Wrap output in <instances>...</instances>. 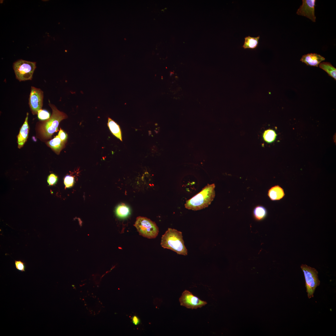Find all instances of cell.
I'll return each mask as SVG.
<instances>
[{
    "instance_id": "6da1fadb",
    "label": "cell",
    "mask_w": 336,
    "mask_h": 336,
    "mask_svg": "<svg viewBox=\"0 0 336 336\" xmlns=\"http://www.w3.org/2000/svg\"><path fill=\"white\" fill-rule=\"evenodd\" d=\"M215 184H208L199 193L187 200L185 207L194 211L200 210L208 207L215 196Z\"/></svg>"
},
{
    "instance_id": "7a4b0ae2",
    "label": "cell",
    "mask_w": 336,
    "mask_h": 336,
    "mask_svg": "<svg viewBox=\"0 0 336 336\" xmlns=\"http://www.w3.org/2000/svg\"><path fill=\"white\" fill-rule=\"evenodd\" d=\"M161 245L163 248L170 250L178 254L184 255L188 254L182 233L176 229L168 228L162 236Z\"/></svg>"
},
{
    "instance_id": "3957f363",
    "label": "cell",
    "mask_w": 336,
    "mask_h": 336,
    "mask_svg": "<svg viewBox=\"0 0 336 336\" xmlns=\"http://www.w3.org/2000/svg\"><path fill=\"white\" fill-rule=\"evenodd\" d=\"M49 105L52 110V115L49 119L41 123L40 126L41 134L46 139L50 138L54 133L58 131L60 122L68 118L65 113L58 110L49 100Z\"/></svg>"
},
{
    "instance_id": "277c9868",
    "label": "cell",
    "mask_w": 336,
    "mask_h": 336,
    "mask_svg": "<svg viewBox=\"0 0 336 336\" xmlns=\"http://www.w3.org/2000/svg\"><path fill=\"white\" fill-rule=\"evenodd\" d=\"M134 226L140 235L149 239L155 238L159 232L156 223L146 217H138Z\"/></svg>"
},
{
    "instance_id": "5b68a950",
    "label": "cell",
    "mask_w": 336,
    "mask_h": 336,
    "mask_svg": "<svg viewBox=\"0 0 336 336\" xmlns=\"http://www.w3.org/2000/svg\"><path fill=\"white\" fill-rule=\"evenodd\" d=\"M36 62L21 59L15 62L13 68L16 79L20 82L31 80L36 68Z\"/></svg>"
},
{
    "instance_id": "8992f818",
    "label": "cell",
    "mask_w": 336,
    "mask_h": 336,
    "mask_svg": "<svg viewBox=\"0 0 336 336\" xmlns=\"http://www.w3.org/2000/svg\"><path fill=\"white\" fill-rule=\"evenodd\" d=\"M301 268L303 271L305 277V287L308 297L309 298H310L313 297L315 289L320 283L318 278V272L315 268L306 264H302Z\"/></svg>"
},
{
    "instance_id": "52a82bcc",
    "label": "cell",
    "mask_w": 336,
    "mask_h": 336,
    "mask_svg": "<svg viewBox=\"0 0 336 336\" xmlns=\"http://www.w3.org/2000/svg\"><path fill=\"white\" fill-rule=\"evenodd\" d=\"M44 93L40 89L31 86L29 99V105L33 115L37 114L43 104Z\"/></svg>"
},
{
    "instance_id": "ba28073f",
    "label": "cell",
    "mask_w": 336,
    "mask_h": 336,
    "mask_svg": "<svg viewBox=\"0 0 336 336\" xmlns=\"http://www.w3.org/2000/svg\"><path fill=\"white\" fill-rule=\"evenodd\" d=\"M179 301L181 306L192 309L201 308L207 303V302L200 299L187 290H185L182 292L179 298Z\"/></svg>"
},
{
    "instance_id": "9c48e42d",
    "label": "cell",
    "mask_w": 336,
    "mask_h": 336,
    "mask_svg": "<svg viewBox=\"0 0 336 336\" xmlns=\"http://www.w3.org/2000/svg\"><path fill=\"white\" fill-rule=\"evenodd\" d=\"M302 3L296 12L297 14L306 16L315 22L316 17L315 14V0H303Z\"/></svg>"
},
{
    "instance_id": "30bf717a",
    "label": "cell",
    "mask_w": 336,
    "mask_h": 336,
    "mask_svg": "<svg viewBox=\"0 0 336 336\" xmlns=\"http://www.w3.org/2000/svg\"><path fill=\"white\" fill-rule=\"evenodd\" d=\"M321 55L315 53H310L303 55L300 60L307 65L318 67L320 63L325 60Z\"/></svg>"
},
{
    "instance_id": "8fae6325",
    "label": "cell",
    "mask_w": 336,
    "mask_h": 336,
    "mask_svg": "<svg viewBox=\"0 0 336 336\" xmlns=\"http://www.w3.org/2000/svg\"><path fill=\"white\" fill-rule=\"evenodd\" d=\"M28 115L29 114L27 113L24 122L20 129L17 137L19 148H21L23 146L28 137L29 132V126L28 123Z\"/></svg>"
},
{
    "instance_id": "7c38bea8",
    "label": "cell",
    "mask_w": 336,
    "mask_h": 336,
    "mask_svg": "<svg viewBox=\"0 0 336 336\" xmlns=\"http://www.w3.org/2000/svg\"><path fill=\"white\" fill-rule=\"evenodd\" d=\"M268 195L272 201H279L283 198L285 193L283 189L277 185L272 187L268 189Z\"/></svg>"
},
{
    "instance_id": "4fadbf2b",
    "label": "cell",
    "mask_w": 336,
    "mask_h": 336,
    "mask_svg": "<svg viewBox=\"0 0 336 336\" xmlns=\"http://www.w3.org/2000/svg\"><path fill=\"white\" fill-rule=\"evenodd\" d=\"M66 142L62 141L58 135L47 142V144L57 154H59L61 151L65 147Z\"/></svg>"
},
{
    "instance_id": "5bb4252c",
    "label": "cell",
    "mask_w": 336,
    "mask_h": 336,
    "mask_svg": "<svg viewBox=\"0 0 336 336\" xmlns=\"http://www.w3.org/2000/svg\"><path fill=\"white\" fill-rule=\"evenodd\" d=\"M260 38L259 35L256 37L250 36L245 37L244 38L245 41L242 47L244 49H256L258 45Z\"/></svg>"
},
{
    "instance_id": "9a60e30c",
    "label": "cell",
    "mask_w": 336,
    "mask_h": 336,
    "mask_svg": "<svg viewBox=\"0 0 336 336\" xmlns=\"http://www.w3.org/2000/svg\"><path fill=\"white\" fill-rule=\"evenodd\" d=\"M107 125L112 133L122 141L121 132L119 125L111 118H108Z\"/></svg>"
},
{
    "instance_id": "2e32d148",
    "label": "cell",
    "mask_w": 336,
    "mask_h": 336,
    "mask_svg": "<svg viewBox=\"0 0 336 336\" xmlns=\"http://www.w3.org/2000/svg\"><path fill=\"white\" fill-rule=\"evenodd\" d=\"M253 215L255 220L261 221L267 217V211L264 207L257 206L253 210Z\"/></svg>"
},
{
    "instance_id": "e0dca14e",
    "label": "cell",
    "mask_w": 336,
    "mask_h": 336,
    "mask_svg": "<svg viewBox=\"0 0 336 336\" xmlns=\"http://www.w3.org/2000/svg\"><path fill=\"white\" fill-rule=\"evenodd\" d=\"M129 207L124 203H121L116 207L115 212L116 216L120 218H124L130 214Z\"/></svg>"
},
{
    "instance_id": "ac0fdd59",
    "label": "cell",
    "mask_w": 336,
    "mask_h": 336,
    "mask_svg": "<svg viewBox=\"0 0 336 336\" xmlns=\"http://www.w3.org/2000/svg\"><path fill=\"white\" fill-rule=\"evenodd\" d=\"M277 136V134L274 130L269 129L264 131L262 134V138L266 143H271L275 141Z\"/></svg>"
},
{
    "instance_id": "d6986e66",
    "label": "cell",
    "mask_w": 336,
    "mask_h": 336,
    "mask_svg": "<svg viewBox=\"0 0 336 336\" xmlns=\"http://www.w3.org/2000/svg\"><path fill=\"white\" fill-rule=\"evenodd\" d=\"M319 67L325 71L329 76L336 79V69L329 63L323 62L319 64Z\"/></svg>"
},
{
    "instance_id": "ffe728a7",
    "label": "cell",
    "mask_w": 336,
    "mask_h": 336,
    "mask_svg": "<svg viewBox=\"0 0 336 336\" xmlns=\"http://www.w3.org/2000/svg\"><path fill=\"white\" fill-rule=\"evenodd\" d=\"M37 115L39 119L44 121L48 119L51 116L50 113L48 111L42 109H40L38 111Z\"/></svg>"
},
{
    "instance_id": "44dd1931",
    "label": "cell",
    "mask_w": 336,
    "mask_h": 336,
    "mask_svg": "<svg viewBox=\"0 0 336 336\" xmlns=\"http://www.w3.org/2000/svg\"><path fill=\"white\" fill-rule=\"evenodd\" d=\"M74 179L73 176L68 175L64 178V184L66 188H70L74 185Z\"/></svg>"
},
{
    "instance_id": "7402d4cb",
    "label": "cell",
    "mask_w": 336,
    "mask_h": 336,
    "mask_svg": "<svg viewBox=\"0 0 336 336\" xmlns=\"http://www.w3.org/2000/svg\"><path fill=\"white\" fill-rule=\"evenodd\" d=\"M15 265L16 269L20 271L25 272L26 268L25 263L21 260H15Z\"/></svg>"
},
{
    "instance_id": "603a6c76",
    "label": "cell",
    "mask_w": 336,
    "mask_h": 336,
    "mask_svg": "<svg viewBox=\"0 0 336 336\" xmlns=\"http://www.w3.org/2000/svg\"><path fill=\"white\" fill-rule=\"evenodd\" d=\"M58 180L57 176L54 174H51L47 178V182L49 186H52L55 184Z\"/></svg>"
},
{
    "instance_id": "cb8c5ba5",
    "label": "cell",
    "mask_w": 336,
    "mask_h": 336,
    "mask_svg": "<svg viewBox=\"0 0 336 336\" xmlns=\"http://www.w3.org/2000/svg\"><path fill=\"white\" fill-rule=\"evenodd\" d=\"M58 136L62 141L66 142L68 138L67 134L61 128H60Z\"/></svg>"
},
{
    "instance_id": "d4e9b609",
    "label": "cell",
    "mask_w": 336,
    "mask_h": 336,
    "mask_svg": "<svg viewBox=\"0 0 336 336\" xmlns=\"http://www.w3.org/2000/svg\"><path fill=\"white\" fill-rule=\"evenodd\" d=\"M132 322L135 325H138L140 323V321L139 319L136 315L133 316L132 317Z\"/></svg>"
}]
</instances>
